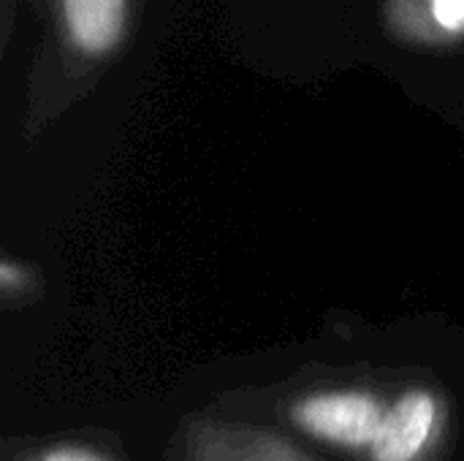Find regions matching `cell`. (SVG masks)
<instances>
[{
  "label": "cell",
  "instance_id": "obj_1",
  "mask_svg": "<svg viewBox=\"0 0 464 461\" xmlns=\"http://www.w3.org/2000/svg\"><path fill=\"white\" fill-rule=\"evenodd\" d=\"M179 0H3V52H22V139L52 133L163 46Z\"/></svg>",
  "mask_w": 464,
  "mask_h": 461
},
{
  "label": "cell",
  "instance_id": "obj_7",
  "mask_svg": "<svg viewBox=\"0 0 464 461\" xmlns=\"http://www.w3.org/2000/svg\"><path fill=\"white\" fill-rule=\"evenodd\" d=\"M0 461H130V456L114 432L90 427L8 437L0 448Z\"/></svg>",
  "mask_w": 464,
  "mask_h": 461
},
{
  "label": "cell",
  "instance_id": "obj_8",
  "mask_svg": "<svg viewBox=\"0 0 464 461\" xmlns=\"http://www.w3.org/2000/svg\"><path fill=\"white\" fill-rule=\"evenodd\" d=\"M44 296V272L14 253L0 255V307L3 312H19L41 302Z\"/></svg>",
  "mask_w": 464,
  "mask_h": 461
},
{
  "label": "cell",
  "instance_id": "obj_2",
  "mask_svg": "<svg viewBox=\"0 0 464 461\" xmlns=\"http://www.w3.org/2000/svg\"><path fill=\"white\" fill-rule=\"evenodd\" d=\"M351 54L413 95L464 103V0H359Z\"/></svg>",
  "mask_w": 464,
  "mask_h": 461
},
{
  "label": "cell",
  "instance_id": "obj_6",
  "mask_svg": "<svg viewBox=\"0 0 464 461\" xmlns=\"http://www.w3.org/2000/svg\"><path fill=\"white\" fill-rule=\"evenodd\" d=\"M163 461H321L288 432L223 413H188L169 437Z\"/></svg>",
  "mask_w": 464,
  "mask_h": 461
},
{
  "label": "cell",
  "instance_id": "obj_5",
  "mask_svg": "<svg viewBox=\"0 0 464 461\" xmlns=\"http://www.w3.org/2000/svg\"><path fill=\"white\" fill-rule=\"evenodd\" d=\"M454 435L451 391L430 372L397 375L364 461H446Z\"/></svg>",
  "mask_w": 464,
  "mask_h": 461
},
{
  "label": "cell",
  "instance_id": "obj_4",
  "mask_svg": "<svg viewBox=\"0 0 464 461\" xmlns=\"http://www.w3.org/2000/svg\"><path fill=\"white\" fill-rule=\"evenodd\" d=\"M392 375L372 370H307L285 383L272 413L296 437L364 461L394 391Z\"/></svg>",
  "mask_w": 464,
  "mask_h": 461
},
{
  "label": "cell",
  "instance_id": "obj_3",
  "mask_svg": "<svg viewBox=\"0 0 464 461\" xmlns=\"http://www.w3.org/2000/svg\"><path fill=\"white\" fill-rule=\"evenodd\" d=\"M359 0H220L226 43L258 73L324 79L351 68Z\"/></svg>",
  "mask_w": 464,
  "mask_h": 461
}]
</instances>
